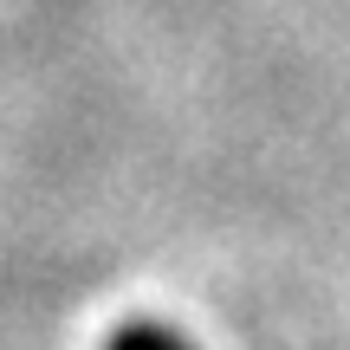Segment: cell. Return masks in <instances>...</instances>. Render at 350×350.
<instances>
[{"label": "cell", "mask_w": 350, "mask_h": 350, "mask_svg": "<svg viewBox=\"0 0 350 350\" xmlns=\"http://www.w3.org/2000/svg\"><path fill=\"white\" fill-rule=\"evenodd\" d=\"M111 350H188V344H182V338H169V331H156V325H124Z\"/></svg>", "instance_id": "6da1fadb"}]
</instances>
